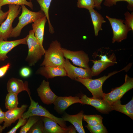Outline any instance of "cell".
Segmentation results:
<instances>
[{
  "mask_svg": "<svg viewBox=\"0 0 133 133\" xmlns=\"http://www.w3.org/2000/svg\"><path fill=\"white\" fill-rule=\"evenodd\" d=\"M44 60L40 66H59L64 67L65 59L60 43L57 40L52 42L46 50Z\"/></svg>",
  "mask_w": 133,
  "mask_h": 133,
  "instance_id": "cell-1",
  "label": "cell"
},
{
  "mask_svg": "<svg viewBox=\"0 0 133 133\" xmlns=\"http://www.w3.org/2000/svg\"><path fill=\"white\" fill-rule=\"evenodd\" d=\"M21 7L22 12L21 15L18 17V22L13 28L10 37H16L19 36L24 27L45 16L44 12L41 10L34 12L28 9L24 5H21Z\"/></svg>",
  "mask_w": 133,
  "mask_h": 133,
  "instance_id": "cell-2",
  "label": "cell"
},
{
  "mask_svg": "<svg viewBox=\"0 0 133 133\" xmlns=\"http://www.w3.org/2000/svg\"><path fill=\"white\" fill-rule=\"evenodd\" d=\"M126 67H127L119 71H114L109 73L107 76H104L96 79H82L78 77L75 80L80 82L85 86L91 93L93 96L92 98L102 99L104 93L102 90V86L104 82L112 76L124 70Z\"/></svg>",
  "mask_w": 133,
  "mask_h": 133,
  "instance_id": "cell-3",
  "label": "cell"
},
{
  "mask_svg": "<svg viewBox=\"0 0 133 133\" xmlns=\"http://www.w3.org/2000/svg\"><path fill=\"white\" fill-rule=\"evenodd\" d=\"M27 43L28 50L26 60L30 66H32L44 55L45 50L37 42L32 30L29 31Z\"/></svg>",
  "mask_w": 133,
  "mask_h": 133,
  "instance_id": "cell-4",
  "label": "cell"
},
{
  "mask_svg": "<svg viewBox=\"0 0 133 133\" xmlns=\"http://www.w3.org/2000/svg\"><path fill=\"white\" fill-rule=\"evenodd\" d=\"M8 6L7 16L0 26V37L5 41L10 37L13 29V22L20 14L21 8L20 5L14 4H9Z\"/></svg>",
  "mask_w": 133,
  "mask_h": 133,
  "instance_id": "cell-5",
  "label": "cell"
},
{
  "mask_svg": "<svg viewBox=\"0 0 133 133\" xmlns=\"http://www.w3.org/2000/svg\"><path fill=\"white\" fill-rule=\"evenodd\" d=\"M133 88V79L126 74L124 83L120 86L116 87L108 93H104L102 99L110 105L115 102L120 100L127 91Z\"/></svg>",
  "mask_w": 133,
  "mask_h": 133,
  "instance_id": "cell-6",
  "label": "cell"
},
{
  "mask_svg": "<svg viewBox=\"0 0 133 133\" xmlns=\"http://www.w3.org/2000/svg\"><path fill=\"white\" fill-rule=\"evenodd\" d=\"M106 17L109 21L113 30V35L112 42H120L126 39L128 32L131 30L124 23V20L112 18L108 16H106Z\"/></svg>",
  "mask_w": 133,
  "mask_h": 133,
  "instance_id": "cell-7",
  "label": "cell"
},
{
  "mask_svg": "<svg viewBox=\"0 0 133 133\" xmlns=\"http://www.w3.org/2000/svg\"><path fill=\"white\" fill-rule=\"evenodd\" d=\"M62 50L64 57L70 60L73 64L84 68H90L88 56L83 51H73L62 48Z\"/></svg>",
  "mask_w": 133,
  "mask_h": 133,
  "instance_id": "cell-8",
  "label": "cell"
},
{
  "mask_svg": "<svg viewBox=\"0 0 133 133\" xmlns=\"http://www.w3.org/2000/svg\"><path fill=\"white\" fill-rule=\"evenodd\" d=\"M33 116H44L50 118L54 120L62 127L67 128L66 121L63 118H58L51 114L48 110L43 107L41 108H29L27 111L24 113L21 117L23 119H28Z\"/></svg>",
  "mask_w": 133,
  "mask_h": 133,
  "instance_id": "cell-9",
  "label": "cell"
},
{
  "mask_svg": "<svg viewBox=\"0 0 133 133\" xmlns=\"http://www.w3.org/2000/svg\"><path fill=\"white\" fill-rule=\"evenodd\" d=\"M67 76L72 80L79 77L82 79L91 78L92 76L90 68L76 67L72 65L68 59L65 60L64 67Z\"/></svg>",
  "mask_w": 133,
  "mask_h": 133,
  "instance_id": "cell-10",
  "label": "cell"
},
{
  "mask_svg": "<svg viewBox=\"0 0 133 133\" xmlns=\"http://www.w3.org/2000/svg\"><path fill=\"white\" fill-rule=\"evenodd\" d=\"M80 100L81 104L92 106L102 113L108 114L112 110L111 105L102 99L89 98L83 94Z\"/></svg>",
  "mask_w": 133,
  "mask_h": 133,
  "instance_id": "cell-11",
  "label": "cell"
},
{
  "mask_svg": "<svg viewBox=\"0 0 133 133\" xmlns=\"http://www.w3.org/2000/svg\"><path fill=\"white\" fill-rule=\"evenodd\" d=\"M44 124V133H76V129L74 127L69 126L67 128H63L55 121L49 118L41 116Z\"/></svg>",
  "mask_w": 133,
  "mask_h": 133,
  "instance_id": "cell-12",
  "label": "cell"
},
{
  "mask_svg": "<svg viewBox=\"0 0 133 133\" xmlns=\"http://www.w3.org/2000/svg\"><path fill=\"white\" fill-rule=\"evenodd\" d=\"M49 83V82L43 80L37 89L38 95L41 101L47 105L53 103L58 97L51 90Z\"/></svg>",
  "mask_w": 133,
  "mask_h": 133,
  "instance_id": "cell-13",
  "label": "cell"
},
{
  "mask_svg": "<svg viewBox=\"0 0 133 133\" xmlns=\"http://www.w3.org/2000/svg\"><path fill=\"white\" fill-rule=\"evenodd\" d=\"M28 37V35L23 38L9 41L0 37V62L7 58V53L16 46L21 44L26 45Z\"/></svg>",
  "mask_w": 133,
  "mask_h": 133,
  "instance_id": "cell-14",
  "label": "cell"
},
{
  "mask_svg": "<svg viewBox=\"0 0 133 133\" xmlns=\"http://www.w3.org/2000/svg\"><path fill=\"white\" fill-rule=\"evenodd\" d=\"M80 102V99L78 96H58L53 104L54 109L58 113L61 114L71 105Z\"/></svg>",
  "mask_w": 133,
  "mask_h": 133,
  "instance_id": "cell-15",
  "label": "cell"
},
{
  "mask_svg": "<svg viewBox=\"0 0 133 133\" xmlns=\"http://www.w3.org/2000/svg\"><path fill=\"white\" fill-rule=\"evenodd\" d=\"M27 107V105L23 104L20 107L8 109L5 112L4 123L2 126L3 130L10 126L12 123H14L16 120L21 117Z\"/></svg>",
  "mask_w": 133,
  "mask_h": 133,
  "instance_id": "cell-16",
  "label": "cell"
},
{
  "mask_svg": "<svg viewBox=\"0 0 133 133\" xmlns=\"http://www.w3.org/2000/svg\"><path fill=\"white\" fill-rule=\"evenodd\" d=\"M7 87L8 92L18 94L22 91H25L27 92L29 95H30L27 81L24 82L20 79L12 78L8 80Z\"/></svg>",
  "mask_w": 133,
  "mask_h": 133,
  "instance_id": "cell-17",
  "label": "cell"
},
{
  "mask_svg": "<svg viewBox=\"0 0 133 133\" xmlns=\"http://www.w3.org/2000/svg\"><path fill=\"white\" fill-rule=\"evenodd\" d=\"M38 70V72L47 79L58 76H67L66 72L62 67L52 66H43Z\"/></svg>",
  "mask_w": 133,
  "mask_h": 133,
  "instance_id": "cell-18",
  "label": "cell"
},
{
  "mask_svg": "<svg viewBox=\"0 0 133 133\" xmlns=\"http://www.w3.org/2000/svg\"><path fill=\"white\" fill-rule=\"evenodd\" d=\"M47 21V18L45 16L34 21L32 25V30L36 39L43 47L45 25Z\"/></svg>",
  "mask_w": 133,
  "mask_h": 133,
  "instance_id": "cell-19",
  "label": "cell"
},
{
  "mask_svg": "<svg viewBox=\"0 0 133 133\" xmlns=\"http://www.w3.org/2000/svg\"><path fill=\"white\" fill-rule=\"evenodd\" d=\"M84 115L83 112L82 110L75 115H70L65 113L62 117L65 121H68L71 123L78 133H84L85 132L82 124Z\"/></svg>",
  "mask_w": 133,
  "mask_h": 133,
  "instance_id": "cell-20",
  "label": "cell"
},
{
  "mask_svg": "<svg viewBox=\"0 0 133 133\" xmlns=\"http://www.w3.org/2000/svg\"><path fill=\"white\" fill-rule=\"evenodd\" d=\"M120 100H119L111 104L112 110H115L127 115L133 119V98L127 104L123 105L121 103Z\"/></svg>",
  "mask_w": 133,
  "mask_h": 133,
  "instance_id": "cell-21",
  "label": "cell"
},
{
  "mask_svg": "<svg viewBox=\"0 0 133 133\" xmlns=\"http://www.w3.org/2000/svg\"><path fill=\"white\" fill-rule=\"evenodd\" d=\"M91 18L93 26L95 36L98 35L99 31L102 29V25L103 23L106 22L102 16L94 8L88 10Z\"/></svg>",
  "mask_w": 133,
  "mask_h": 133,
  "instance_id": "cell-22",
  "label": "cell"
},
{
  "mask_svg": "<svg viewBox=\"0 0 133 133\" xmlns=\"http://www.w3.org/2000/svg\"><path fill=\"white\" fill-rule=\"evenodd\" d=\"M94 65L90 68L92 76L97 75L108 67L116 63L115 58L110 62H105L99 60H91Z\"/></svg>",
  "mask_w": 133,
  "mask_h": 133,
  "instance_id": "cell-23",
  "label": "cell"
},
{
  "mask_svg": "<svg viewBox=\"0 0 133 133\" xmlns=\"http://www.w3.org/2000/svg\"><path fill=\"white\" fill-rule=\"evenodd\" d=\"M39 4L41 10L44 13L48 22L49 31L51 33H54V28L51 25L49 15V7L52 0H36Z\"/></svg>",
  "mask_w": 133,
  "mask_h": 133,
  "instance_id": "cell-24",
  "label": "cell"
},
{
  "mask_svg": "<svg viewBox=\"0 0 133 133\" xmlns=\"http://www.w3.org/2000/svg\"><path fill=\"white\" fill-rule=\"evenodd\" d=\"M18 94L8 92L6 97L5 106L6 109H11L17 107L18 104Z\"/></svg>",
  "mask_w": 133,
  "mask_h": 133,
  "instance_id": "cell-25",
  "label": "cell"
},
{
  "mask_svg": "<svg viewBox=\"0 0 133 133\" xmlns=\"http://www.w3.org/2000/svg\"><path fill=\"white\" fill-rule=\"evenodd\" d=\"M31 0H0V10L2 7L6 4H14L21 6L23 5L28 6L32 9L33 8V5L31 1Z\"/></svg>",
  "mask_w": 133,
  "mask_h": 133,
  "instance_id": "cell-26",
  "label": "cell"
},
{
  "mask_svg": "<svg viewBox=\"0 0 133 133\" xmlns=\"http://www.w3.org/2000/svg\"><path fill=\"white\" fill-rule=\"evenodd\" d=\"M83 119L88 124L92 126L103 123V117L99 115H84Z\"/></svg>",
  "mask_w": 133,
  "mask_h": 133,
  "instance_id": "cell-27",
  "label": "cell"
},
{
  "mask_svg": "<svg viewBox=\"0 0 133 133\" xmlns=\"http://www.w3.org/2000/svg\"><path fill=\"white\" fill-rule=\"evenodd\" d=\"M25 124L21 128L19 133H27L33 125L41 119V116H33L29 118Z\"/></svg>",
  "mask_w": 133,
  "mask_h": 133,
  "instance_id": "cell-28",
  "label": "cell"
},
{
  "mask_svg": "<svg viewBox=\"0 0 133 133\" xmlns=\"http://www.w3.org/2000/svg\"><path fill=\"white\" fill-rule=\"evenodd\" d=\"M92 133H108L106 128L102 124H99L94 126H91L88 124L85 126Z\"/></svg>",
  "mask_w": 133,
  "mask_h": 133,
  "instance_id": "cell-29",
  "label": "cell"
},
{
  "mask_svg": "<svg viewBox=\"0 0 133 133\" xmlns=\"http://www.w3.org/2000/svg\"><path fill=\"white\" fill-rule=\"evenodd\" d=\"M125 1L128 3V9L133 11V0H105L104 5L107 7H111L116 5V3L119 1Z\"/></svg>",
  "mask_w": 133,
  "mask_h": 133,
  "instance_id": "cell-30",
  "label": "cell"
},
{
  "mask_svg": "<svg viewBox=\"0 0 133 133\" xmlns=\"http://www.w3.org/2000/svg\"><path fill=\"white\" fill-rule=\"evenodd\" d=\"M44 124L41 118L36 122L32 127L27 133H44Z\"/></svg>",
  "mask_w": 133,
  "mask_h": 133,
  "instance_id": "cell-31",
  "label": "cell"
},
{
  "mask_svg": "<svg viewBox=\"0 0 133 133\" xmlns=\"http://www.w3.org/2000/svg\"><path fill=\"white\" fill-rule=\"evenodd\" d=\"M77 5L78 8L88 10L95 7L94 0H77Z\"/></svg>",
  "mask_w": 133,
  "mask_h": 133,
  "instance_id": "cell-32",
  "label": "cell"
},
{
  "mask_svg": "<svg viewBox=\"0 0 133 133\" xmlns=\"http://www.w3.org/2000/svg\"><path fill=\"white\" fill-rule=\"evenodd\" d=\"M125 21V24L131 31H133V12L130 13L129 12L127 11L124 14Z\"/></svg>",
  "mask_w": 133,
  "mask_h": 133,
  "instance_id": "cell-33",
  "label": "cell"
},
{
  "mask_svg": "<svg viewBox=\"0 0 133 133\" xmlns=\"http://www.w3.org/2000/svg\"><path fill=\"white\" fill-rule=\"evenodd\" d=\"M27 119H23L21 117L18 119V121L16 124L7 133H15L17 130L21 126L24 125L26 122Z\"/></svg>",
  "mask_w": 133,
  "mask_h": 133,
  "instance_id": "cell-34",
  "label": "cell"
},
{
  "mask_svg": "<svg viewBox=\"0 0 133 133\" xmlns=\"http://www.w3.org/2000/svg\"><path fill=\"white\" fill-rule=\"evenodd\" d=\"M31 71L30 69L27 67H24L21 68L20 71V75L22 77L27 78L31 75Z\"/></svg>",
  "mask_w": 133,
  "mask_h": 133,
  "instance_id": "cell-35",
  "label": "cell"
},
{
  "mask_svg": "<svg viewBox=\"0 0 133 133\" xmlns=\"http://www.w3.org/2000/svg\"><path fill=\"white\" fill-rule=\"evenodd\" d=\"M11 66L9 63L0 67V78L4 76L6 73Z\"/></svg>",
  "mask_w": 133,
  "mask_h": 133,
  "instance_id": "cell-36",
  "label": "cell"
},
{
  "mask_svg": "<svg viewBox=\"0 0 133 133\" xmlns=\"http://www.w3.org/2000/svg\"><path fill=\"white\" fill-rule=\"evenodd\" d=\"M8 11L4 12L1 10H0V25H1L6 19L8 14Z\"/></svg>",
  "mask_w": 133,
  "mask_h": 133,
  "instance_id": "cell-37",
  "label": "cell"
},
{
  "mask_svg": "<svg viewBox=\"0 0 133 133\" xmlns=\"http://www.w3.org/2000/svg\"><path fill=\"white\" fill-rule=\"evenodd\" d=\"M30 100V105L29 108H41L42 107V106L39 105L37 102L34 101L30 95H29Z\"/></svg>",
  "mask_w": 133,
  "mask_h": 133,
  "instance_id": "cell-38",
  "label": "cell"
},
{
  "mask_svg": "<svg viewBox=\"0 0 133 133\" xmlns=\"http://www.w3.org/2000/svg\"><path fill=\"white\" fill-rule=\"evenodd\" d=\"M95 3V7L98 10L101 9V4L103 0H94Z\"/></svg>",
  "mask_w": 133,
  "mask_h": 133,
  "instance_id": "cell-39",
  "label": "cell"
},
{
  "mask_svg": "<svg viewBox=\"0 0 133 133\" xmlns=\"http://www.w3.org/2000/svg\"><path fill=\"white\" fill-rule=\"evenodd\" d=\"M4 117L5 112L0 107V124L4 121Z\"/></svg>",
  "mask_w": 133,
  "mask_h": 133,
  "instance_id": "cell-40",
  "label": "cell"
},
{
  "mask_svg": "<svg viewBox=\"0 0 133 133\" xmlns=\"http://www.w3.org/2000/svg\"><path fill=\"white\" fill-rule=\"evenodd\" d=\"M3 130L2 126L0 125V133H2Z\"/></svg>",
  "mask_w": 133,
  "mask_h": 133,
  "instance_id": "cell-41",
  "label": "cell"
}]
</instances>
